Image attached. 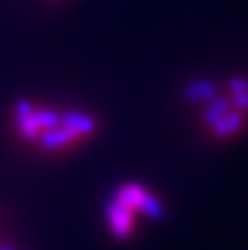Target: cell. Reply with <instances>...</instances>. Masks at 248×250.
I'll use <instances>...</instances> for the list:
<instances>
[{
	"label": "cell",
	"instance_id": "obj_2",
	"mask_svg": "<svg viewBox=\"0 0 248 250\" xmlns=\"http://www.w3.org/2000/svg\"><path fill=\"white\" fill-rule=\"evenodd\" d=\"M237 110L240 108L233 105L231 97H218L215 95L211 101H207V108H205V112H202V119H205V123L209 125V129H211L222 121V119H227V117H231L233 112H237ZM242 112H244V110H242Z\"/></svg>",
	"mask_w": 248,
	"mask_h": 250
},
{
	"label": "cell",
	"instance_id": "obj_4",
	"mask_svg": "<svg viewBox=\"0 0 248 250\" xmlns=\"http://www.w3.org/2000/svg\"><path fill=\"white\" fill-rule=\"evenodd\" d=\"M228 97H231L235 108L248 112V79L231 77V82H228Z\"/></svg>",
	"mask_w": 248,
	"mask_h": 250
},
{
	"label": "cell",
	"instance_id": "obj_3",
	"mask_svg": "<svg viewBox=\"0 0 248 250\" xmlns=\"http://www.w3.org/2000/svg\"><path fill=\"white\" fill-rule=\"evenodd\" d=\"M218 95V86L213 82H193L185 88V99L196 101V104H207Z\"/></svg>",
	"mask_w": 248,
	"mask_h": 250
},
{
	"label": "cell",
	"instance_id": "obj_1",
	"mask_svg": "<svg viewBox=\"0 0 248 250\" xmlns=\"http://www.w3.org/2000/svg\"><path fill=\"white\" fill-rule=\"evenodd\" d=\"M139 207L152 208V211L161 213V202H158V200H154L145 189L134 187V185L123 187L121 193H119V198L110 204L108 222H110V229H112L119 237H127V235H130V230L134 229L132 213H134Z\"/></svg>",
	"mask_w": 248,
	"mask_h": 250
}]
</instances>
